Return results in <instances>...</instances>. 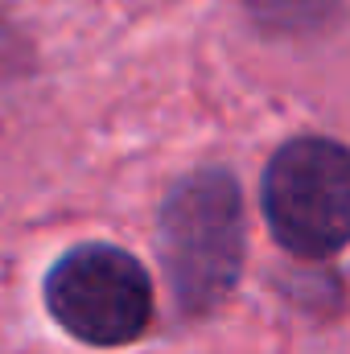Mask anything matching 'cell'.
Instances as JSON below:
<instances>
[{
    "label": "cell",
    "instance_id": "1",
    "mask_svg": "<svg viewBox=\"0 0 350 354\" xmlns=\"http://www.w3.org/2000/svg\"><path fill=\"white\" fill-rule=\"evenodd\" d=\"M161 264L185 317L214 313L239 284L243 198L227 169H194L161 206Z\"/></svg>",
    "mask_w": 350,
    "mask_h": 354
},
{
    "label": "cell",
    "instance_id": "2",
    "mask_svg": "<svg viewBox=\"0 0 350 354\" xmlns=\"http://www.w3.org/2000/svg\"><path fill=\"white\" fill-rule=\"evenodd\" d=\"M264 218L276 243L301 260H326L350 243V149L297 136L264 169Z\"/></svg>",
    "mask_w": 350,
    "mask_h": 354
},
{
    "label": "cell",
    "instance_id": "3",
    "mask_svg": "<svg viewBox=\"0 0 350 354\" xmlns=\"http://www.w3.org/2000/svg\"><path fill=\"white\" fill-rule=\"evenodd\" d=\"M46 309L79 342L132 346L153 322V280L145 264L111 243H79L46 272Z\"/></svg>",
    "mask_w": 350,
    "mask_h": 354
},
{
    "label": "cell",
    "instance_id": "4",
    "mask_svg": "<svg viewBox=\"0 0 350 354\" xmlns=\"http://www.w3.org/2000/svg\"><path fill=\"white\" fill-rule=\"evenodd\" d=\"M33 71V46L21 33V25L0 8V87Z\"/></svg>",
    "mask_w": 350,
    "mask_h": 354
},
{
    "label": "cell",
    "instance_id": "5",
    "mask_svg": "<svg viewBox=\"0 0 350 354\" xmlns=\"http://www.w3.org/2000/svg\"><path fill=\"white\" fill-rule=\"evenodd\" d=\"M256 17L264 21H284V25H301V21H317L330 0H243Z\"/></svg>",
    "mask_w": 350,
    "mask_h": 354
}]
</instances>
